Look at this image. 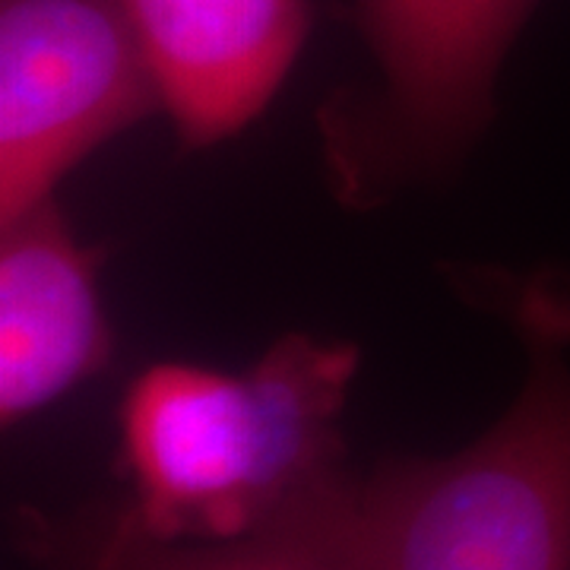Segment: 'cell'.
<instances>
[{"instance_id":"1","label":"cell","mask_w":570,"mask_h":570,"mask_svg":"<svg viewBox=\"0 0 570 570\" xmlns=\"http://www.w3.org/2000/svg\"><path fill=\"white\" fill-rule=\"evenodd\" d=\"M475 285L523 343V387L466 448L352 469L348 570H570V279Z\"/></svg>"},{"instance_id":"2","label":"cell","mask_w":570,"mask_h":570,"mask_svg":"<svg viewBox=\"0 0 570 570\" xmlns=\"http://www.w3.org/2000/svg\"><path fill=\"white\" fill-rule=\"evenodd\" d=\"M358 348L285 333L247 371L156 362L118 403V504L159 539H238L346 469Z\"/></svg>"},{"instance_id":"3","label":"cell","mask_w":570,"mask_h":570,"mask_svg":"<svg viewBox=\"0 0 570 570\" xmlns=\"http://www.w3.org/2000/svg\"><path fill=\"white\" fill-rule=\"evenodd\" d=\"M542 0H355L381 89L324 121L333 181L355 204L448 171L494 115L510 45Z\"/></svg>"},{"instance_id":"4","label":"cell","mask_w":570,"mask_h":570,"mask_svg":"<svg viewBox=\"0 0 570 570\" xmlns=\"http://www.w3.org/2000/svg\"><path fill=\"white\" fill-rule=\"evenodd\" d=\"M159 108L118 0H0V225Z\"/></svg>"},{"instance_id":"5","label":"cell","mask_w":570,"mask_h":570,"mask_svg":"<svg viewBox=\"0 0 570 570\" xmlns=\"http://www.w3.org/2000/svg\"><path fill=\"white\" fill-rule=\"evenodd\" d=\"M187 149L242 134L295 67L311 0H118Z\"/></svg>"},{"instance_id":"6","label":"cell","mask_w":570,"mask_h":570,"mask_svg":"<svg viewBox=\"0 0 570 570\" xmlns=\"http://www.w3.org/2000/svg\"><path fill=\"white\" fill-rule=\"evenodd\" d=\"M99 257L55 200L0 225V425L17 428L111 358Z\"/></svg>"},{"instance_id":"7","label":"cell","mask_w":570,"mask_h":570,"mask_svg":"<svg viewBox=\"0 0 570 570\" xmlns=\"http://www.w3.org/2000/svg\"><path fill=\"white\" fill-rule=\"evenodd\" d=\"M352 469L307 489L238 539H159L127 520L118 498L67 513L22 508L17 549L36 570H348L343 510Z\"/></svg>"}]
</instances>
